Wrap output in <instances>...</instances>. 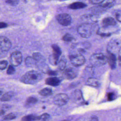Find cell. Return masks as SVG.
Here are the masks:
<instances>
[{"label": "cell", "mask_w": 121, "mask_h": 121, "mask_svg": "<svg viewBox=\"0 0 121 121\" xmlns=\"http://www.w3.org/2000/svg\"><path fill=\"white\" fill-rule=\"evenodd\" d=\"M42 78V75L35 70L27 71L20 79L21 82L26 84H35L40 81Z\"/></svg>", "instance_id": "obj_1"}, {"label": "cell", "mask_w": 121, "mask_h": 121, "mask_svg": "<svg viewBox=\"0 0 121 121\" xmlns=\"http://www.w3.org/2000/svg\"><path fill=\"white\" fill-rule=\"evenodd\" d=\"M90 62L92 65L95 67H100L107 62V57L101 53L93 54L90 57Z\"/></svg>", "instance_id": "obj_2"}, {"label": "cell", "mask_w": 121, "mask_h": 121, "mask_svg": "<svg viewBox=\"0 0 121 121\" xmlns=\"http://www.w3.org/2000/svg\"><path fill=\"white\" fill-rule=\"evenodd\" d=\"M77 32L81 37L88 38L92 35V25L87 23H83L78 26Z\"/></svg>", "instance_id": "obj_3"}, {"label": "cell", "mask_w": 121, "mask_h": 121, "mask_svg": "<svg viewBox=\"0 0 121 121\" xmlns=\"http://www.w3.org/2000/svg\"><path fill=\"white\" fill-rule=\"evenodd\" d=\"M69 101L68 95L64 93H60L55 95L53 98V103L59 106L66 104Z\"/></svg>", "instance_id": "obj_4"}, {"label": "cell", "mask_w": 121, "mask_h": 121, "mask_svg": "<svg viewBox=\"0 0 121 121\" xmlns=\"http://www.w3.org/2000/svg\"><path fill=\"white\" fill-rule=\"evenodd\" d=\"M69 58L71 63L76 67L82 66L86 62L85 57L82 54L78 53L71 54L69 56Z\"/></svg>", "instance_id": "obj_5"}, {"label": "cell", "mask_w": 121, "mask_h": 121, "mask_svg": "<svg viewBox=\"0 0 121 121\" xmlns=\"http://www.w3.org/2000/svg\"><path fill=\"white\" fill-rule=\"evenodd\" d=\"M23 56L21 52L18 51L13 52L10 57V62L11 65L13 66H17L22 62Z\"/></svg>", "instance_id": "obj_6"}, {"label": "cell", "mask_w": 121, "mask_h": 121, "mask_svg": "<svg viewBox=\"0 0 121 121\" xmlns=\"http://www.w3.org/2000/svg\"><path fill=\"white\" fill-rule=\"evenodd\" d=\"M56 19L58 23L63 26H68L71 22L70 16L67 13H61L56 16Z\"/></svg>", "instance_id": "obj_7"}, {"label": "cell", "mask_w": 121, "mask_h": 121, "mask_svg": "<svg viewBox=\"0 0 121 121\" xmlns=\"http://www.w3.org/2000/svg\"><path fill=\"white\" fill-rule=\"evenodd\" d=\"M90 43L86 41L85 42L78 43L72 45V47L73 48H76L79 54H82L83 53H85L87 50H88L90 48Z\"/></svg>", "instance_id": "obj_8"}, {"label": "cell", "mask_w": 121, "mask_h": 121, "mask_svg": "<svg viewBox=\"0 0 121 121\" xmlns=\"http://www.w3.org/2000/svg\"><path fill=\"white\" fill-rule=\"evenodd\" d=\"M11 47L10 41L6 37L0 36V50L3 52L8 51Z\"/></svg>", "instance_id": "obj_9"}, {"label": "cell", "mask_w": 121, "mask_h": 121, "mask_svg": "<svg viewBox=\"0 0 121 121\" xmlns=\"http://www.w3.org/2000/svg\"><path fill=\"white\" fill-rule=\"evenodd\" d=\"M78 74V71L73 68H66L64 70L63 74L65 78L68 79H72L75 78Z\"/></svg>", "instance_id": "obj_10"}, {"label": "cell", "mask_w": 121, "mask_h": 121, "mask_svg": "<svg viewBox=\"0 0 121 121\" xmlns=\"http://www.w3.org/2000/svg\"><path fill=\"white\" fill-rule=\"evenodd\" d=\"M52 59L53 60V63L54 65H57L59 58L60 56L61 53V51L57 45L52 44Z\"/></svg>", "instance_id": "obj_11"}, {"label": "cell", "mask_w": 121, "mask_h": 121, "mask_svg": "<svg viewBox=\"0 0 121 121\" xmlns=\"http://www.w3.org/2000/svg\"><path fill=\"white\" fill-rule=\"evenodd\" d=\"M120 46L119 42L117 40H113L111 41L108 44L107 52L115 54V52H117L120 51Z\"/></svg>", "instance_id": "obj_12"}, {"label": "cell", "mask_w": 121, "mask_h": 121, "mask_svg": "<svg viewBox=\"0 0 121 121\" xmlns=\"http://www.w3.org/2000/svg\"><path fill=\"white\" fill-rule=\"evenodd\" d=\"M107 62H108L110 67L112 69H114L116 68L117 63V58L115 54L112 53L107 52Z\"/></svg>", "instance_id": "obj_13"}, {"label": "cell", "mask_w": 121, "mask_h": 121, "mask_svg": "<svg viewBox=\"0 0 121 121\" xmlns=\"http://www.w3.org/2000/svg\"><path fill=\"white\" fill-rule=\"evenodd\" d=\"M81 19L84 22V23H87L91 24L95 23L97 21V18L94 15L85 14L83 15L81 17Z\"/></svg>", "instance_id": "obj_14"}, {"label": "cell", "mask_w": 121, "mask_h": 121, "mask_svg": "<svg viewBox=\"0 0 121 121\" xmlns=\"http://www.w3.org/2000/svg\"><path fill=\"white\" fill-rule=\"evenodd\" d=\"M46 84L53 86H56L60 85V79L57 77H50L46 79L45 80Z\"/></svg>", "instance_id": "obj_15"}, {"label": "cell", "mask_w": 121, "mask_h": 121, "mask_svg": "<svg viewBox=\"0 0 121 121\" xmlns=\"http://www.w3.org/2000/svg\"><path fill=\"white\" fill-rule=\"evenodd\" d=\"M102 25L104 27H107L109 26H114L116 25L115 19L110 17L104 18L102 21Z\"/></svg>", "instance_id": "obj_16"}, {"label": "cell", "mask_w": 121, "mask_h": 121, "mask_svg": "<svg viewBox=\"0 0 121 121\" xmlns=\"http://www.w3.org/2000/svg\"><path fill=\"white\" fill-rule=\"evenodd\" d=\"M86 7V5L82 2L77 1L73 2L68 6V8L69 9H83Z\"/></svg>", "instance_id": "obj_17"}, {"label": "cell", "mask_w": 121, "mask_h": 121, "mask_svg": "<svg viewBox=\"0 0 121 121\" xmlns=\"http://www.w3.org/2000/svg\"><path fill=\"white\" fill-rule=\"evenodd\" d=\"M86 84L88 86L93 87H98L100 85V82L97 78L91 77L87 79Z\"/></svg>", "instance_id": "obj_18"}, {"label": "cell", "mask_w": 121, "mask_h": 121, "mask_svg": "<svg viewBox=\"0 0 121 121\" xmlns=\"http://www.w3.org/2000/svg\"><path fill=\"white\" fill-rule=\"evenodd\" d=\"M25 64L28 67H34L37 65L36 60L33 57L28 56L25 59Z\"/></svg>", "instance_id": "obj_19"}, {"label": "cell", "mask_w": 121, "mask_h": 121, "mask_svg": "<svg viewBox=\"0 0 121 121\" xmlns=\"http://www.w3.org/2000/svg\"><path fill=\"white\" fill-rule=\"evenodd\" d=\"M115 2L114 0H103L99 5L103 8H110L114 5Z\"/></svg>", "instance_id": "obj_20"}, {"label": "cell", "mask_w": 121, "mask_h": 121, "mask_svg": "<svg viewBox=\"0 0 121 121\" xmlns=\"http://www.w3.org/2000/svg\"><path fill=\"white\" fill-rule=\"evenodd\" d=\"M38 100L37 98L34 97V96H30L27 98L26 101L25 103V105L26 106L29 107L31 106L32 105L36 104Z\"/></svg>", "instance_id": "obj_21"}, {"label": "cell", "mask_w": 121, "mask_h": 121, "mask_svg": "<svg viewBox=\"0 0 121 121\" xmlns=\"http://www.w3.org/2000/svg\"><path fill=\"white\" fill-rule=\"evenodd\" d=\"M39 116H35L33 114H29L23 117L21 119L22 121H38Z\"/></svg>", "instance_id": "obj_22"}, {"label": "cell", "mask_w": 121, "mask_h": 121, "mask_svg": "<svg viewBox=\"0 0 121 121\" xmlns=\"http://www.w3.org/2000/svg\"><path fill=\"white\" fill-rule=\"evenodd\" d=\"M13 95H14V93L12 91L7 92L1 96L0 100L1 101H3V102L8 101L11 99V98L13 96Z\"/></svg>", "instance_id": "obj_23"}, {"label": "cell", "mask_w": 121, "mask_h": 121, "mask_svg": "<svg viewBox=\"0 0 121 121\" xmlns=\"http://www.w3.org/2000/svg\"><path fill=\"white\" fill-rule=\"evenodd\" d=\"M33 57L36 60L37 64L38 63H42L44 61L43 57L39 52H34L33 54Z\"/></svg>", "instance_id": "obj_24"}, {"label": "cell", "mask_w": 121, "mask_h": 121, "mask_svg": "<svg viewBox=\"0 0 121 121\" xmlns=\"http://www.w3.org/2000/svg\"><path fill=\"white\" fill-rule=\"evenodd\" d=\"M72 97L75 101H79L82 98V93L79 90H75L72 94Z\"/></svg>", "instance_id": "obj_25"}, {"label": "cell", "mask_w": 121, "mask_h": 121, "mask_svg": "<svg viewBox=\"0 0 121 121\" xmlns=\"http://www.w3.org/2000/svg\"><path fill=\"white\" fill-rule=\"evenodd\" d=\"M39 94L42 96H49L52 94V92L51 88H44L39 92Z\"/></svg>", "instance_id": "obj_26"}, {"label": "cell", "mask_w": 121, "mask_h": 121, "mask_svg": "<svg viewBox=\"0 0 121 121\" xmlns=\"http://www.w3.org/2000/svg\"><path fill=\"white\" fill-rule=\"evenodd\" d=\"M58 68L61 70H64L66 66V61L64 58H61L58 61L57 64Z\"/></svg>", "instance_id": "obj_27"}, {"label": "cell", "mask_w": 121, "mask_h": 121, "mask_svg": "<svg viewBox=\"0 0 121 121\" xmlns=\"http://www.w3.org/2000/svg\"><path fill=\"white\" fill-rule=\"evenodd\" d=\"M62 39L66 42H72L73 40H75L74 37L70 34H69V33H66V34H65L62 38Z\"/></svg>", "instance_id": "obj_28"}, {"label": "cell", "mask_w": 121, "mask_h": 121, "mask_svg": "<svg viewBox=\"0 0 121 121\" xmlns=\"http://www.w3.org/2000/svg\"><path fill=\"white\" fill-rule=\"evenodd\" d=\"M50 118V115L48 113H43L39 116V120L38 121H45L47 120Z\"/></svg>", "instance_id": "obj_29"}, {"label": "cell", "mask_w": 121, "mask_h": 121, "mask_svg": "<svg viewBox=\"0 0 121 121\" xmlns=\"http://www.w3.org/2000/svg\"><path fill=\"white\" fill-rule=\"evenodd\" d=\"M15 72V69L14 68V66H12L11 65H10L9 66L7 70V73L8 75H12L14 74Z\"/></svg>", "instance_id": "obj_30"}, {"label": "cell", "mask_w": 121, "mask_h": 121, "mask_svg": "<svg viewBox=\"0 0 121 121\" xmlns=\"http://www.w3.org/2000/svg\"><path fill=\"white\" fill-rule=\"evenodd\" d=\"M16 118V115L12 113H10L9 114H8L4 117V119L6 120H12Z\"/></svg>", "instance_id": "obj_31"}, {"label": "cell", "mask_w": 121, "mask_h": 121, "mask_svg": "<svg viewBox=\"0 0 121 121\" xmlns=\"http://www.w3.org/2000/svg\"><path fill=\"white\" fill-rule=\"evenodd\" d=\"M8 65V62L6 60H3L0 61V69L3 70L5 69Z\"/></svg>", "instance_id": "obj_32"}, {"label": "cell", "mask_w": 121, "mask_h": 121, "mask_svg": "<svg viewBox=\"0 0 121 121\" xmlns=\"http://www.w3.org/2000/svg\"><path fill=\"white\" fill-rule=\"evenodd\" d=\"M115 16L116 20L119 22L121 23V10H117L115 12Z\"/></svg>", "instance_id": "obj_33"}, {"label": "cell", "mask_w": 121, "mask_h": 121, "mask_svg": "<svg viewBox=\"0 0 121 121\" xmlns=\"http://www.w3.org/2000/svg\"><path fill=\"white\" fill-rule=\"evenodd\" d=\"M107 99L108 101H112L115 98V95L112 92H109L107 94Z\"/></svg>", "instance_id": "obj_34"}, {"label": "cell", "mask_w": 121, "mask_h": 121, "mask_svg": "<svg viewBox=\"0 0 121 121\" xmlns=\"http://www.w3.org/2000/svg\"><path fill=\"white\" fill-rule=\"evenodd\" d=\"M19 1L18 0H7L6 1V2L8 4L11 5V6H16L17 5Z\"/></svg>", "instance_id": "obj_35"}, {"label": "cell", "mask_w": 121, "mask_h": 121, "mask_svg": "<svg viewBox=\"0 0 121 121\" xmlns=\"http://www.w3.org/2000/svg\"><path fill=\"white\" fill-rule=\"evenodd\" d=\"M46 73L50 76H56L57 74L56 71L50 69H48Z\"/></svg>", "instance_id": "obj_36"}, {"label": "cell", "mask_w": 121, "mask_h": 121, "mask_svg": "<svg viewBox=\"0 0 121 121\" xmlns=\"http://www.w3.org/2000/svg\"><path fill=\"white\" fill-rule=\"evenodd\" d=\"M103 1L102 0H90V2L93 4H100Z\"/></svg>", "instance_id": "obj_37"}, {"label": "cell", "mask_w": 121, "mask_h": 121, "mask_svg": "<svg viewBox=\"0 0 121 121\" xmlns=\"http://www.w3.org/2000/svg\"><path fill=\"white\" fill-rule=\"evenodd\" d=\"M8 26V25L4 22H0V28H3L6 27Z\"/></svg>", "instance_id": "obj_38"}, {"label": "cell", "mask_w": 121, "mask_h": 121, "mask_svg": "<svg viewBox=\"0 0 121 121\" xmlns=\"http://www.w3.org/2000/svg\"><path fill=\"white\" fill-rule=\"evenodd\" d=\"M91 121H98V118L96 116L94 115L91 117Z\"/></svg>", "instance_id": "obj_39"}, {"label": "cell", "mask_w": 121, "mask_h": 121, "mask_svg": "<svg viewBox=\"0 0 121 121\" xmlns=\"http://www.w3.org/2000/svg\"><path fill=\"white\" fill-rule=\"evenodd\" d=\"M118 59H119V62L120 64V65H121V53L119 55Z\"/></svg>", "instance_id": "obj_40"}, {"label": "cell", "mask_w": 121, "mask_h": 121, "mask_svg": "<svg viewBox=\"0 0 121 121\" xmlns=\"http://www.w3.org/2000/svg\"><path fill=\"white\" fill-rule=\"evenodd\" d=\"M4 112H5L3 110H0V115L3 114L4 113Z\"/></svg>", "instance_id": "obj_41"}, {"label": "cell", "mask_w": 121, "mask_h": 121, "mask_svg": "<svg viewBox=\"0 0 121 121\" xmlns=\"http://www.w3.org/2000/svg\"><path fill=\"white\" fill-rule=\"evenodd\" d=\"M2 91L0 90V95L2 94Z\"/></svg>", "instance_id": "obj_42"}, {"label": "cell", "mask_w": 121, "mask_h": 121, "mask_svg": "<svg viewBox=\"0 0 121 121\" xmlns=\"http://www.w3.org/2000/svg\"><path fill=\"white\" fill-rule=\"evenodd\" d=\"M62 121H70L69 120H63Z\"/></svg>", "instance_id": "obj_43"}]
</instances>
